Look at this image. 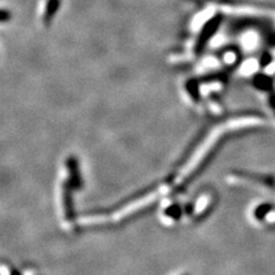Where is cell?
Segmentation results:
<instances>
[{"mask_svg": "<svg viewBox=\"0 0 275 275\" xmlns=\"http://www.w3.org/2000/svg\"><path fill=\"white\" fill-rule=\"evenodd\" d=\"M236 177L240 178H247L250 180H254V181L259 182L264 186L275 189V178L270 177V175H263V174H255V173H248V172H237L235 174Z\"/></svg>", "mask_w": 275, "mask_h": 275, "instance_id": "6da1fadb", "label": "cell"}, {"mask_svg": "<svg viewBox=\"0 0 275 275\" xmlns=\"http://www.w3.org/2000/svg\"><path fill=\"white\" fill-rule=\"evenodd\" d=\"M255 85L257 88L261 89V91L269 92L273 88V80L270 79L268 76L266 75H257L255 77Z\"/></svg>", "mask_w": 275, "mask_h": 275, "instance_id": "7a4b0ae2", "label": "cell"}, {"mask_svg": "<svg viewBox=\"0 0 275 275\" xmlns=\"http://www.w3.org/2000/svg\"><path fill=\"white\" fill-rule=\"evenodd\" d=\"M218 23H219V19H216L211 22L210 25L206 26V29L203 31V34H201V38H200V40H198V44H197L198 47H203V45H204V43L206 42V39L209 38L210 34L212 35L216 31V29H217Z\"/></svg>", "mask_w": 275, "mask_h": 275, "instance_id": "3957f363", "label": "cell"}, {"mask_svg": "<svg viewBox=\"0 0 275 275\" xmlns=\"http://www.w3.org/2000/svg\"><path fill=\"white\" fill-rule=\"evenodd\" d=\"M273 209H274L273 204H270V203H264V204L259 205L258 208L255 210L254 212L255 218L257 220H259V222H263L266 216H267L270 211H273Z\"/></svg>", "mask_w": 275, "mask_h": 275, "instance_id": "277c9868", "label": "cell"}, {"mask_svg": "<svg viewBox=\"0 0 275 275\" xmlns=\"http://www.w3.org/2000/svg\"><path fill=\"white\" fill-rule=\"evenodd\" d=\"M58 6V0H51L48 4V11H47V19H51L54 13L56 12Z\"/></svg>", "mask_w": 275, "mask_h": 275, "instance_id": "5b68a950", "label": "cell"}, {"mask_svg": "<svg viewBox=\"0 0 275 275\" xmlns=\"http://www.w3.org/2000/svg\"><path fill=\"white\" fill-rule=\"evenodd\" d=\"M272 61V56L269 55V54H264L263 57H261V66L263 67H266V66H268L269 65V62Z\"/></svg>", "mask_w": 275, "mask_h": 275, "instance_id": "8992f818", "label": "cell"}, {"mask_svg": "<svg viewBox=\"0 0 275 275\" xmlns=\"http://www.w3.org/2000/svg\"><path fill=\"white\" fill-rule=\"evenodd\" d=\"M269 105L272 107V109L275 114V92H270L269 96Z\"/></svg>", "mask_w": 275, "mask_h": 275, "instance_id": "52a82bcc", "label": "cell"}]
</instances>
